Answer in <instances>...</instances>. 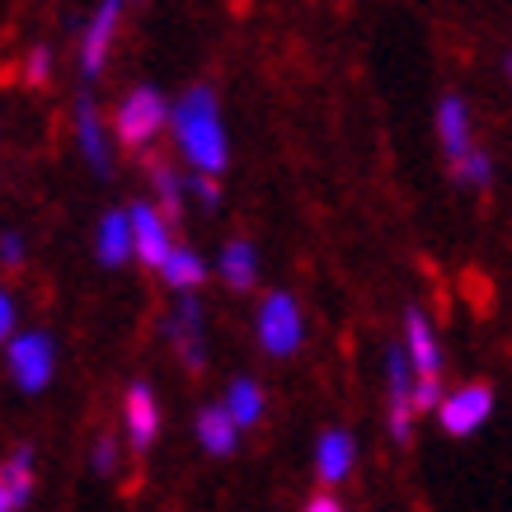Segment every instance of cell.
<instances>
[{
  "label": "cell",
  "mask_w": 512,
  "mask_h": 512,
  "mask_svg": "<svg viewBox=\"0 0 512 512\" xmlns=\"http://www.w3.org/2000/svg\"><path fill=\"white\" fill-rule=\"evenodd\" d=\"M489 414H494V390L484 386V381L461 386L456 395L442 400V409H437V419H442V428H447L451 437H470Z\"/></svg>",
  "instance_id": "cell-3"
},
{
  "label": "cell",
  "mask_w": 512,
  "mask_h": 512,
  "mask_svg": "<svg viewBox=\"0 0 512 512\" xmlns=\"http://www.w3.org/2000/svg\"><path fill=\"white\" fill-rule=\"evenodd\" d=\"M259 343H264V353L273 357H287L296 353V343H301V311H296V301L287 292H273L264 301V311H259Z\"/></svg>",
  "instance_id": "cell-2"
},
{
  "label": "cell",
  "mask_w": 512,
  "mask_h": 512,
  "mask_svg": "<svg viewBox=\"0 0 512 512\" xmlns=\"http://www.w3.org/2000/svg\"><path fill=\"white\" fill-rule=\"evenodd\" d=\"M404 339H409V362H414V372L419 376H442V348H437L433 339V325H428V315L419 311V306H409V315H404Z\"/></svg>",
  "instance_id": "cell-8"
},
{
  "label": "cell",
  "mask_w": 512,
  "mask_h": 512,
  "mask_svg": "<svg viewBox=\"0 0 512 512\" xmlns=\"http://www.w3.org/2000/svg\"><path fill=\"white\" fill-rule=\"evenodd\" d=\"M0 259H5V264H19V259H24V240H19L15 231L0 235Z\"/></svg>",
  "instance_id": "cell-26"
},
{
  "label": "cell",
  "mask_w": 512,
  "mask_h": 512,
  "mask_svg": "<svg viewBox=\"0 0 512 512\" xmlns=\"http://www.w3.org/2000/svg\"><path fill=\"white\" fill-rule=\"evenodd\" d=\"M33 451H15L10 461H5V470H0V489L10 494V503L15 508H24L29 503V489H33Z\"/></svg>",
  "instance_id": "cell-18"
},
{
  "label": "cell",
  "mask_w": 512,
  "mask_h": 512,
  "mask_svg": "<svg viewBox=\"0 0 512 512\" xmlns=\"http://www.w3.org/2000/svg\"><path fill=\"white\" fill-rule=\"evenodd\" d=\"M132 240H137L141 264L165 268V259L174 254V245H170V226H165V217H160L151 202H137V207H132Z\"/></svg>",
  "instance_id": "cell-6"
},
{
  "label": "cell",
  "mask_w": 512,
  "mask_h": 512,
  "mask_svg": "<svg viewBox=\"0 0 512 512\" xmlns=\"http://www.w3.org/2000/svg\"><path fill=\"white\" fill-rule=\"evenodd\" d=\"M127 433H132V447L146 451L160 437V409L151 386H132L127 390Z\"/></svg>",
  "instance_id": "cell-11"
},
{
  "label": "cell",
  "mask_w": 512,
  "mask_h": 512,
  "mask_svg": "<svg viewBox=\"0 0 512 512\" xmlns=\"http://www.w3.org/2000/svg\"><path fill=\"white\" fill-rule=\"evenodd\" d=\"M165 118H170V109H165V99L156 90H132L123 99V109H118V137L127 146H146L165 127Z\"/></svg>",
  "instance_id": "cell-4"
},
{
  "label": "cell",
  "mask_w": 512,
  "mask_h": 512,
  "mask_svg": "<svg viewBox=\"0 0 512 512\" xmlns=\"http://www.w3.org/2000/svg\"><path fill=\"white\" fill-rule=\"evenodd\" d=\"M235 433H240V423L231 419V409L226 404H207L198 414V442L212 456H226V451H235Z\"/></svg>",
  "instance_id": "cell-14"
},
{
  "label": "cell",
  "mask_w": 512,
  "mask_h": 512,
  "mask_svg": "<svg viewBox=\"0 0 512 512\" xmlns=\"http://www.w3.org/2000/svg\"><path fill=\"white\" fill-rule=\"evenodd\" d=\"M47 71H52V52H47V47H33V52H29V66H24L29 85H47Z\"/></svg>",
  "instance_id": "cell-23"
},
{
  "label": "cell",
  "mask_w": 512,
  "mask_h": 512,
  "mask_svg": "<svg viewBox=\"0 0 512 512\" xmlns=\"http://www.w3.org/2000/svg\"><path fill=\"white\" fill-rule=\"evenodd\" d=\"M226 409H231V419L240 428H254L259 414H264V390L254 386V381H235L231 395H226Z\"/></svg>",
  "instance_id": "cell-19"
},
{
  "label": "cell",
  "mask_w": 512,
  "mask_h": 512,
  "mask_svg": "<svg viewBox=\"0 0 512 512\" xmlns=\"http://www.w3.org/2000/svg\"><path fill=\"white\" fill-rule=\"evenodd\" d=\"M0 512H15V503H10V494L0 489Z\"/></svg>",
  "instance_id": "cell-29"
},
{
  "label": "cell",
  "mask_w": 512,
  "mask_h": 512,
  "mask_svg": "<svg viewBox=\"0 0 512 512\" xmlns=\"http://www.w3.org/2000/svg\"><path fill=\"white\" fill-rule=\"evenodd\" d=\"M10 325H15V306H10V296L0 292V343L10 339Z\"/></svg>",
  "instance_id": "cell-27"
},
{
  "label": "cell",
  "mask_w": 512,
  "mask_h": 512,
  "mask_svg": "<svg viewBox=\"0 0 512 512\" xmlns=\"http://www.w3.org/2000/svg\"><path fill=\"white\" fill-rule=\"evenodd\" d=\"M10 372H15L19 390H29V395L43 390L47 381H52V339L38 334V329L10 339Z\"/></svg>",
  "instance_id": "cell-5"
},
{
  "label": "cell",
  "mask_w": 512,
  "mask_h": 512,
  "mask_svg": "<svg viewBox=\"0 0 512 512\" xmlns=\"http://www.w3.org/2000/svg\"><path fill=\"white\" fill-rule=\"evenodd\" d=\"M137 254V240H132V212H109L99 221V259L104 264H127Z\"/></svg>",
  "instance_id": "cell-13"
},
{
  "label": "cell",
  "mask_w": 512,
  "mask_h": 512,
  "mask_svg": "<svg viewBox=\"0 0 512 512\" xmlns=\"http://www.w3.org/2000/svg\"><path fill=\"white\" fill-rule=\"evenodd\" d=\"M348 466H353V437L334 428V433L320 437V451H315V470H320V480H325V484H339L343 475H348Z\"/></svg>",
  "instance_id": "cell-15"
},
{
  "label": "cell",
  "mask_w": 512,
  "mask_h": 512,
  "mask_svg": "<svg viewBox=\"0 0 512 512\" xmlns=\"http://www.w3.org/2000/svg\"><path fill=\"white\" fill-rule=\"evenodd\" d=\"M254 273H259L254 245H245V240H231V245L221 249V278H226V287L245 292V287H254Z\"/></svg>",
  "instance_id": "cell-16"
},
{
  "label": "cell",
  "mask_w": 512,
  "mask_h": 512,
  "mask_svg": "<svg viewBox=\"0 0 512 512\" xmlns=\"http://www.w3.org/2000/svg\"><path fill=\"white\" fill-rule=\"evenodd\" d=\"M118 10H123V0H104L99 15L90 19L85 43H80V71H85V76H99V66H104V57H109L113 29H118Z\"/></svg>",
  "instance_id": "cell-7"
},
{
  "label": "cell",
  "mask_w": 512,
  "mask_h": 512,
  "mask_svg": "<svg viewBox=\"0 0 512 512\" xmlns=\"http://www.w3.org/2000/svg\"><path fill=\"white\" fill-rule=\"evenodd\" d=\"M188 188H193V198L207 202V207H217V202H221V188L212 184V174H193V179H188Z\"/></svg>",
  "instance_id": "cell-24"
},
{
  "label": "cell",
  "mask_w": 512,
  "mask_h": 512,
  "mask_svg": "<svg viewBox=\"0 0 512 512\" xmlns=\"http://www.w3.org/2000/svg\"><path fill=\"white\" fill-rule=\"evenodd\" d=\"M437 137H442V151L451 156V165H461V160L475 151V146H470V113L456 94H447L442 109H437Z\"/></svg>",
  "instance_id": "cell-9"
},
{
  "label": "cell",
  "mask_w": 512,
  "mask_h": 512,
  "mask_svg": "<svg viewBox=\"0 0 512 512\" xmlns=\"http://www.w3.org/2000/svg\"><path fill=\"white\" fill-rule=\"evenodd\" d=\"M306 512H343V508H339V503H334V498L325 494V498H311V508H306Z\"/></svg>",
  "instance_id": "cell-28"
},
{
  "label": "cell",
  "mask_w": 512,
  "mask_h": 512,
  "mask_svg": "<svg viewBox=\"0 0 512 512\" xmlns=\"http://www.w3.org/2000/svg\"><path fill=\"white\" fill-rule=\"evenodd\" d=\"M198 320H202V306L193 301V296L179 301V311H174V320H170V339H174L179 357H184L193 372L202 367V329H198Z\"/></svg>",
  "instance_id": "cell-12"
},
{
  "label": "cell",
  "mask_w": 512,
  "mask_h": 512,
  "mask_svg": "<svg viewBox=\"0 0 512 512\" xmlns=\"http://www.w3.org/2000/svg\"><path fill=\"white\" fill-rule=\"evenodd\" d=\"M76 141H80V151H85V160H90L94 174H109L113 170L109 141H104V127H99V113H94L90 94H80V104H76Z\"/></svg>",
  "instance_id": "cell-10"
},
{
  "label": "cell",
  "mask_w": 512,
  "mask_h": 512,
  "mask_svg": "<svg viewBox=\"0 0 512 512\" xmlns=\"http://www.w3.org/2000/svg\"><path fill=\"white\" fill-rule=\"evenodd\" d=\"M451 170H456V179H461V184H470V188L489 184V156H484V151H470V156L461 160V165H451Z\"/></svg>",
  "instance_id": "cell-21"
},
{
  "label": "cell",
  "mask_w": 512,
  "mask_h": 512,
  "mask_svg": "<svg viewBox=\"0 0 512 512\" xmlns=\"http://www.w3.org/2000/svg\"><path fill=\"white\" fill-rule=\"evenodd\" d=\"M160 273H165V282H170V287H179V292H193V287H202V278H207V264H202L193 249H174Z\"/></svg>",
  "instance_id": "cell-17"
},
{
  "label": "cell",
  "mask_w": 512,
  "mask_h": 512,
  "mask_svg": "<svg viewBox=\"0 0 512 512\" xmlns=\"http://www.w3.org/2000/svg\"><path fill=\"white\" fill-rule=\"evenodd\" d=\"M170 127L184 160L198 174H221L226 170V132H221V113H217V94L212 90H188L179 104L170 109Z\"/></svg>",
  "instance_id": "cell-1"
},
{
  "label": "cell",
  "mask_w": 512,
  "mask_h": 512,
  "mask_svg": "<svg viewBox=\"0 0 512 512\" xmlns=\"http://www.w3.org/2000/svg\"><path fill=\"white\" fill-rule=\"evenodd\" d=\"M428 409H442V381L437 376H419L414 381V414H428Z\"/></svg>",
  "instance_id": "cell-22"
},
{
  "label": "cell",
  "mask_w": 512,
  "mask_h": 512,
  "mask_svg": "<svg viewBox=\"0 0 512 512\" xmlns=\"http://www.w3.org/2000/svg\"><path fill=\"white\" fill-rule=\"evenodd\" d=\"M151 184H156V193H160V207H165L170 217H179V212H184V184H179V174L156 160V165H151Z\"/></svg>",
  "instance_id": "cell-20"
},
{
  "label": "cell",
  "mask_w": 512,
  "mask_h": 512,
  "mask_svg": "<svg viewBox=\"0 0 512 512\" xmlns=\"http://www.w3.org/2000/svg\"><path fill=\"white\" fill-rule=\"evenodd\" d=\"M113 466H118V447H113V437H99V442H94V470L109 475Z\"/></svg>",
  "instance_id": "cell-25"
}]
</instances>
